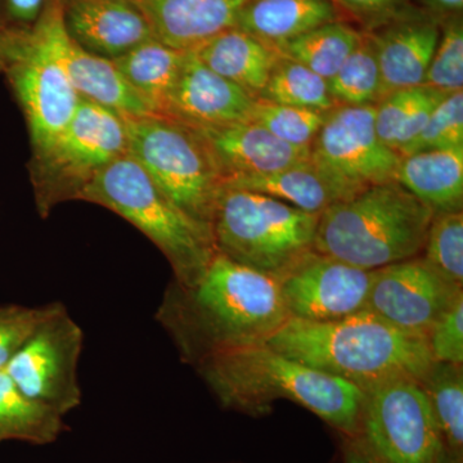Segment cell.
Masks as SVG:
<instances>
[{
  "label": "cell",
  "instance_id": "cell-9",
  "mask_svg": "<svg viewBox=\"0 0 463 463\" xmlns=\"http://www.w3.org/2000/svg\"><path fill=\"white\" fill-rule=\"evenodd\" d=\"M352 439L373 463H434L443 446L416 381H397L365 392Z\"/></svg>",
  "mask_w": 463,
  "mask_h": 463
},
{
  "label": "cell",
  "instance_id": "cell-13",
  "mask_svg": "<svg viewBox=\"0 0 463 463\" xmlns=\"http://www.w3.org/2000/svg\"><path fill=\"white\" fill-rule=\"evenodd\" d=\"M462 292L420 255L373 270L365 309L399 330L426 337Z\"/></svg>",
  "mask_w": 463,
  "mask_h": 463
},
{
  "label": "cell",
  "instance_id": "cell-21",
  "mask_svg": "<svg viewBox=\"0 0 463 463\" xmlns=\"http://www.w3.org/2000/svg\"><path fill=\"white\" fill-rule=\"evenodd\" d=\"M215 74L258 99L281 54L250 33L231 27L192 51Z\"/></svg>",
  "mask_w": 463,
  "mask_h": 463
},
{
  "label": "cell",
  "instance_id": "cell-5",
  "mask_svg": "<svg viewBox=\"0 0 463 463\" xmlns=\"http://www.w3.org/2000/svg\"><path fill=\"white\" fill-rule=\"evenodd\" d=\"M76 196L138 228L165 255L178 285H194L216 255L212 225L182 212L130 155L93 174Z\"/></svg>",
  "mask_w": 463,
  "mask_h": 463
},
{
  "label": "cell",
  "instance_id": "cell-2",
  "mask_svg": "<svg viewBox=\"0 0 463 463\" xmlns=\"http://www.w3.org/2000/svg\"><path fill=\"white\" fill-rule=\"evenodd\" d=\"M265 345L364 394L397 381L420 383L434 362L425 336L367 309L334 322L289 318Z\"/></svg>",
  "mask_w": 463,
  "mask_h": 463
},
{
  "label": "cell",
  "instance_id": "cell-28",
  "mask_svg": "<svg viewBox=\"0 0 463 463\" xmlns=\"http://www.w3.org/2000/svg\"><path fill=\"white\" fill-rule=\"evenodd\" d=\"M362 33L341 21L326 24L277 45L281 56L297 61L326 80H331L355 50Z\"/></svg>",
  "mask_w": 463,
  "mask_h": 463
},
{
  "label": "cell",
  "instance_id": "cell-8",
  "mask_svg": "<svg viewBox=\"0 0 463 463\" xmlns=\"http://www.w3.org/2000/svg\"><path fill=\"white\" fill-rule=\"evenodd\" d=\"M0 58L7 63L33 146L45 157L80 100L54 51L47 14L32 33L2 36Z\"/></svg>",
  "mask_w": 463,
  "mask_h": 463
},
{
  "label": "cell",
  "instance_id": "cell-12",
  "mask_svg": "<svg viewBox=\"0 0 463 463\" xmlns=\"http://www.w3.org/2000/svg\"><path fill=\"white\" fill-rule=\"evenodd\" d=\"M373 270L312 251L279 277L289 318L334 322L367 307Z\"/></svg>",
  "mask_w": 463,
  "mask_h": 463
},
{
  "label": "cell",
  "instance_id": "cell-20",
  "mask_svg": "<svg viewBox=\"0 0 463 463\" xmlns=\"http://www.w3.org/2000/svg\"><path fill=\"white\" fill-rule=\"evenodd\" d=\"M245 0H137L155 38L174 50L194 51L236 26Z\"/></svg>",
  "mask_w": 463,
  "mask_h": 463
},
{
  "label": "cell",
  "instance_id": "cell-16",
  "mask_svg": "<svg viewBox=\"0 0 463 463\" xmlns=\"http://www.w3.org/2000/svg\"><path fill=\"white\" fill-rule=\"evenodd\" d=\"M45 14L58 60L79 96L112 109L123 118L155 115L141 94L118 71L114 61L90 53L72 41L66 30L61 3L54 2Z\"/></svg>",
  "mask_w": 463,
  "mask_h": 463
},
{
  "label": "cell",
  "instance_id": "cell-30",
  "mask_svg": "<svg viewBox=\"0 0 463 463\" xmlns=\"http://www.w3.org/2000/svg\"><path fill=\"white\" fill-rule=\"evenodd\" d=\"M258 100L289 108L330 111L336 108L328 80L289 58L279 57Z\"/></svg>",
  "mask_w": 463,
  "mask_h": 463
},
{
  "label": "cell",
  "instance_id": "cell-7",
  "mask_svg": "<svg viewBox=\"0 0 463 463\" xmlns=\"http://www.w3.org/2000/svg\"><path fill=\"white\" fill-rule=\"evenodd\" d=\"M125 118L128 155L182 212L212 225L223 179L199 132L167 116Z\"/></svg>",
  "mask_w": 463,
  "mask_h": 463
},
{
  "label": "cell",
  "instance_id": "cell-35",
  "mask_svg": "<svg viewBox=\"0 0 463 463\" xmlns=\"http://www.w3.org/2000/svg\"><path fill=\"white\" fill-rule=\"evenodd\" d=\"M463 147V91L447 94L431 112L419 136L401 152L402 156L429 149Z\"/></svg>",
  "mask_w": 463,
  "mask_h": 463
},
{
  "label": "cell",
  "instance_id": "cell-37",
  "mask_svg": "<svg viewBox=\"0 0 463 463\" xmlns=\"http://www.w3.org/2000/svg\"><path fill=\"white\" fill-rule=\"evenodd\" d=\"M426 339L434 361L463 364V292L439 317Z\"/></svg>",
  "mask_w": 463,
  "mask_h": 463
},
{
  "label": "cell",
  "instance_id": "cell-42",
  "mask_svg": "<svg viewBox=\"0 0 463 463\" xmlns=\"http://www.w3.org/2000/svg\"><path fill=\"white\" fill-rule=\"evenodd\" d=\"M434 463H463V455H458L441 446Z\"/></svg>",
  "mask_w": 463,
  "mask_h": 463
},
{
  "label": "cell",
  "instance_id": "cell-39",
  "mask_svg": "<svg viewBox=\"0 0 463 463\" xmlns=\"http://www.w3.org/2000/svg\"><path fill=\"white\" fill-rule=\"evenodd\" d=\"M11 16L23 23H33L41 16L44 0H7Z\"/></svg>",
  "mask_w": 463,
  "mask_h": 463
},
{
  "label": "cell",
  "instance_id": "cell-41",
  "mask_svg": "<svg viewBox=\"0 0 463 463\" xmlns=\"http://www.w3.org/2000/svg\"><path fill=\"white\" fill-rule=\"evenodd\" d=\"M343 437V444H341V456H343V463H373L367 456L362 452L361 448L356 446L352 438Z\"/></svg>",
  "mask_w": 463,
  "mask_h": 463
},
{
  "label": "cell",
  "instance_id": "cell-25",
  "mask_svg": "<svg viewBox=\"0 0 463 463\" xmlns=\"http://www.w3.org/2000/svg\"><path fill=\"white\" fill-rule=\"evenodd\" d=\"M223 188L265 194L317 215L341 201L310 161L268 175L236 179L225 183Z\"/></svg>",
  "mask_w": 463,
  "mask_h": 463
},
{
  "label": "cell",
  "instance_id": "cell-29",
  "mask_svg": "<svg viewBox=\"0 0 463 463\" xmlns=\"http://www.w3.org/2000/svg\"><path fill=\"white\" fill-rule=\"evenodd\" d=\"M419 383L430 405L441 444L463 455L462 364L434 361Z\"/></svg>",
  "mask_w": 463,
  "mask_h": 463
},
{
  "label": "cell",
  "instance_id": "cell-1",
  "mask_svg": "<svg viewBox=\"0 0 463 463\" xmlns=\"http://www.w3.org/2000/svg\"><path fill=\"white\" fill-rule=\"evenodd\" d=\"M289 319L279 283L218 254L192 286L173 281L156 310L182 361L265 345Z\"/></svg>",
  "mask_w": 463,
  "mask_h": 463
},
{
  "label": "cell",
  "instance_id": "cell-11",
  "mask_svg": "<svg viewBox=\"0 0 463 463\" xmlns=\"http://www.w3.org/2000/svg\"><path fill=\"white\" fill-rule=\"evenodd\" d=\"M83 345L80 326L62 303H54L5 371L27 397L65 416L81 403L78 371Z\"/></svg>",
  "mask_w": 463,
  "mask_h": 463
},
{
  "label": "cell",
  "instance_id": "cell-15",
  "mask_svg": "<svg viewBox=\"0 0 463 463\" xmlns=\"http://www.w3.org/2000/svg\"><path fill=\"white\" fill-rule=\"evenodd\" d=\"M440 24L430 14L405 8L385 23L365 30L379 61L381 99L392 91L423 85L440 38Z\"/></svg>",
  "mask_w": 463,
  "mask_h": 463
},
{
  "label": "cell",
  "instance_id": "cell-36",
  "mask_svg": "<svg viewBox=\"0 0 463 463\" xmlns=\"http://www.w3.org/2000/svg\"><path fill=\"white\" fill-rule=\"evenodd\" d=\"M53 304L42 307L0 306V371L7 368L9 362L50 316Z\"/></svg>",
  "mask_w": 463,
  "mask_h": 463
},
{
  "label": "cell",
  "instance_id": "cell-31",
  "mask_svg": "<svg viewBox=\"0 0 463 463\" xmlns=\"http://www.w3.org/2000/svg\"><path fill=\"white\" fill-rule=\"evenodd\" d=\"M336 106H374L381 99V74L370 33H362L355 50L328 80Z\"/></svg>",
  "mask_w": 463,
  "mask_h": 463
},
{
  "label": "cell",
  "instance_id": "cell-19",
  "mask_svg": "<svg viewBox=\"0 0 463 463\" xmlns=\"http://www.w3.org/2000/svg\"><path fill=\"white\" fill-rule=\"evenodd\" d=\"M62 12L72 41L108 60L156 39L147 18L129 0H65Z\"/></svg>",
  "mask_w": 463,
  "mask_h": 463
},
{
  "label": "cell",
  "instance_id": "cell-4",
  "mask_svg": "<svg viewBox=\"0 0 463 463\" xmlns=\"http://www.w3.org/2000/svg\"><path fill=\"white\" fill-rule=\"evenodd\" d=\"M434 212L397 181L373 185L319 214L315 251L365 270L420 257Z\"/></svg>",
  "mask_w": 463,
  "mask_h": 463
},
{
  "label": "cell",
  "instance_id": "cell-18",
  "mask_svg": "<svg viewBox=\"0 0 463 463\" xmlns=\"http://www.w3.org/2000/svg\"><path fill=\"white\" fill-rule=\"evenodd\" d=\"M258 99L203 65L190 51L167 99L163 116L192 127L251 121Z\"/></svg>",
  "mask_w": 463,
  "mask_h": 463
},
{
  "label": "cell",
  "instance_id": "cell-32",
  "mask_svg": "<svg viewBox=\"0 0 463 463\" xmlns=\"http://www.w3.org/2000/svg\"><path fill=\"white\" fill-rule=\"evenodd\" d=\"M421 257L432 269L463 288V214H434Z\"/></svg>",
  "mask_w": 463,
  "mask_h": 463
},
{
  "label": "cell",
  "instance_id": "cell-33",
  "mask_svg": "<svg viewBox=\"0 0 463 463\" xmlns=\"http://www.w3.org/2000/svg\"><path fill=\"white\" fill-rule=\"evenodd\" d=\"M327 112L258 100L251 121L263 127L279 141L295 147H312Z\"/></svg>",
  "mask_w": 463,
  "mask_h": 463
},
{
  "label": "cell",
  "instance_id": "cell-40",
  "mask_svg": "<svg viewBox=\"0 0 463 463\" xmlns=\"http://www.w3.org/2000/svg\"><path fill=\"white\" fill-rule=\"evenodd\" d=\"M422 3L438 20L461 16L463 0H422Z\"/></svg>",
  "mask_w": 463,
  "mask_h": 463
},
{
  "label": "cell",
  "instance_id": "cell-3",
  "mask_svg": "<svg viewBox=\"0 0 463 463\" xmlns=\"http://www.w3.org/2000/svg\"><path fill=\"white\" fill-rule=\"evenodd\" d=\"M201 379L228 410L259 417L288 399L353 438L364 394L355 386L294 361L268 345L216 355L197 365Z\"/></svg>",
  "mask_w": 463,
  "mask_h": 463
},
{
  "label": "cell",
  "instance_id": "cell-24",
  "mask_svg": "<svg viewBox=\"0 0 463 463\" xmlns=\"http://www.w3.org/2000/svg\"><path fill=\"white\" fill-rule=\"evenodd\" d=\"M185 53L174 50L157 39L116 58L114 63L128 83L138 91L155 115H164L167 99L176 83Z\"/></svg>",
  "mask_w": 463,
  "mask_h": 463
},
{
  "label": "cell",
  "instance_id": "cell-27",
  "mask_svg": "<svg viewBox=\"0 0 463 463\" xmlns=\"http://www.w3.org/2000/svg\"><path fill=\"white\" fill-rule=\"evenodd\" d=\"M65 429L63 416L24 394L5 371H0V443H53Z\"/></svg>",
  "mask_w": 463,
  "mask_h": 463
},
{
  "label": "cell",
  "instance_id": "cell-38",
  "mask_svg": "<svg viewBox=\"0 0 463 463\" xmlns=\"http://www.w3.org/2000/svg\"><path fill=\"white\" fill-rule=\"evenodd\" d=\"M337 11L345 12L361 21L367 30L385 23L399 12L404 11L405 0H331Z\"/></svg>",
  "mask_w": 463,
  "mask_h": 463
},
{
  "label": "cell",
  "instance_id": "cell-6",
  "mask_svg": "<svg viewBox=\"0 0 463 463\" xmlns=\"http://www.w3.org/2000/svg\"><path fill=\"white\" fill-rule=\"evenodd\" d=\"M318 218L265 194L223 188L212 222L216 252L279 279L315 251Z\"/></svg>",
  "mask_w": 463,
  "mask_h": 463
},
{
  "label": "cell",
  "instance_id": "cell-14",
  "mask_svg": "<svg viewBox=\"0 0 463 463\" xmlns=\"http://www.w3.org/2000/svg\"><path fill=\"white\" fill-rule=\"evenodd\" d=\"M128 154L127 118L80 97L71 120L48 152L47 160L76 187L75 196L93 174Z\"/></svg>",
  "mask_w": 463,
  "mask_h": 463
},
{
  "label": "cell",
  "instance_id": "cell-26",
  "mask_svg": "<svg viewBox=\"0 0 463 463\" xmlns=\"http://www.w3.org/2000/svg\"><path fill=\"white\" fill-rule=\"evenodd\" d=\"M446 96L425 85L386 94L374 105V129L381 142L401 156Z\"/></svg>",
  "mask_w": 463,
  "mask_h": 463
},
{
  "label": "cell",
  "instance_id": "cell-34",
  "mask_svg": "<svg viewBox=\"0 0 463 463\" xmlns=\"http://www.w3.org/2000/svg\"><path fill=\"white\" fill-rule=\"evenodd\" d=\"M423 85L444 94H452L463 90L461 16L446 18L444 23L440 24V38Z\"/></svg>",
  "mask_w": 463,
  "mask_h": 463
},
{
  "label": "cell",
  "instance_id": "cell-10",
  "mask_svg": "<svg viewBox=\"0 0 463 463\" xmlns=\"http://www.w3.org/2000/svg\"><path fill=\"white\" fill-rule=\"evenodd\" d=\"M310 163L344 201L395 181L401 156L377 136L374 106H336L310 147Z\"/></svg>",
  "mask_w": 463,
  "mask_h": 463
},
{
  "label": "cell",
  "instance_id": "cell-22",
  "mask_svg": "<svg viewBox=\"0 0 463 463\" xmlns=\"http://www.w3.org/2000/svg\"><path fill=\"white\" fill-rule=\"evenodd\" d=\"M395 181L434 214L463 207V147L429 149L401 157Z\"/></svg>",
  "mask_w": 463,
  "mask_h": 463
},
{
  "label": "cell",
  "instance_id": "cell-23",
  "mask_svg": "<svg viewBox=\"0 0 463 463\" xmlns=\"http://www.w3.org/2000/svg\"><path fill=\"white\" fill-rule=\"evenodd\" d=\"M339 16L331 0H245L234 27L276 48Z\"/></svg>",
  "mask_w": 463,
  "mask_h": 463
},
{
  "label": "cell",
  "instance_id": "cell-17",
  "mask_svg": "<svg viewBox=\"0 0 463 463\" xmlns=\"http://www.w3.org/2000/svg\"><path fill=\"white\" fill-rule=\"evenodd\" d=\"M194 128L206 143L223 187L236 179L268 175L310 161V147L279 141L254 121Z\"/></svg>",
  "mask_w": 463,
  "mask_h": 463
}]
</instances>
